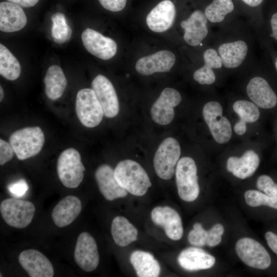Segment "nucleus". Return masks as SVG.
I'll return each instance as SVG.
<instances>
[{
    "mask_svg": "<svg viewBox=\"0 0 277 277\" xmlns=\"http://www.w3.org/2000/svg\"><path fill=\"white\" fill-rule=\"evenodd\" d=\"M21 67L17 58L2 44H0V74L6 79L14 81L20 75Z\"/></svg>",
    "mask_w": 277,
    "mask_h": 277,
    "instance_id": "473e14b6",
    "label": "nucleus"
},
{
    "mask_svg": "<svg viewBox=\"0 0 277 277\" xmlns=\"http://www.w3.org/2000/svg\"><path fill=\"white\" fill-rule=\"evenodd\" d=\"M24 8H30L35 6L39 0H7Z\"/></svg>",
    "mask_w": 277,
    "mask_h": 277,
    "instance_id": "c03bdc74",
    "label": "nucleus"
},
{
    "mask_svg": "<svg viewBox=\"0 0 277 277\" xmlns=\"http://www.w3.org/2000/svg\"><path fill=\"white\" fill-rule=\"evenodd\" d=\"M0 101L1 102L3 100L4 95V90L1 86H0Z\"/></svg>",
    "mask_w": 277,
    "mask_h": 277,
    "instance_id": "de8ad7c7",
    "label": "nucleus"
},
{
    "mask_svg": "<svg viewBox=\"0 0 277 277\" xmlns=\"http://www.w3.org/2000/svg\"><path fill=\"white\" fill-rule=\"evenodd\" d=\"M95 177L101 194L107 200L112 201L127 195L128 191L118 184L114 170L109 165L100 166L95 171Z\"/></svg>",
    "mask_w": 277,
    "mask_h": 277,
    "instance_id": "393cba45",
    "label": "nucleus"
},
{
    "mask_svg": "<svg viewBox=\"0 0 277 277\" xmlns=\"http://www.w3.org/2000/svg\"><path fill=\"white\" fill-rule=\"evenodd\" d=\"M201 9L212 28L241 17L233 0H204Z\"/></svg>",
    "mask_w": 277,
    "mask_h": 277,
    "instance_id": "2eb2a0df",
    "label": "nucleus"
},
{
    "mask_svg": "<svg viewBox=\"0 0 277 277\" xmlns=\"http://www.w3.org/2000/svg\"><path fill=\"white\" fill-rule=\"evenodd\" d=\"M181 153L180 143L175 138L167 137L161 143L153 159L154 170L159 177L163 180L172 177Z\"/></svg>",
    "mask_w": 277,
    "mask_h": 277,
    "instance_id": "9d476101",
    "label": "nucleus"
},
{
    "mask_svg": "<svg viewBox=\"0 0 277 277\" xmlns=\"http://www.w3.org/2000/svg\"><path fill=\"white\" fill-rule=\"evenodd\" d=\"M242 76L246 96L261 110L276 115L277 76L268 58H258Z\"/></svg>",
    "mask_w": 277,
    "mask_h": 277,
    "instance_id": "f03ea898",
    "label": "nucleus"
},
{
    "mask_svg": "<svg viewBox=\"0 0 277 277\" xmlns=\"http://www.w3.org/2000/svg\"><path fill=\"white\" fill-rule=\"evenodd\" d=\"M152 222L162 226L167 236L174 241L180 240L183 234L181 217L176 210L168 207L157 206L151 212Z\"/></svg>",
    "mask_w": 277,
    "mask_h": 277,
    "instance_id": "aec40b11",
    "label": "nucleus"
},
{
    "mask_svg": "<svg viewBox=\"0 0 277 277\" xmlns=\"http://www.w3.org/2000/svg\"><path fill=\"white\" fill-rule=\"evenodd\" d=\"M75 111L80 122L85 127L98 126L104 115L103 108L96 95L90 88L80 90L76 95Z\"/></svg>",
    "mask_w": 277,
    "mask_h": 277,
    "instance_id": "9b49d317",
    "label": "nucleus"
},
{
    "mask_svg": "<svg viewBox=\"0 0 277 277\" xmlns=\"http://www.w3.org/2000/svg\"><path fill=\"white\" fill-rule=\"evenodd\" d=\"M246 204L252 207L266 206L277 210V199L257 190H248L244 193Z\"/></svg>",
    "mask_w": 277,
    "mask_h": 277,
    "instance_id": "f704fd0d",
    "label": "nucleus"
},
{
    "mask_svg": "<svg viewBox=\"0 0 277 277\" xmlns=\"http://www.w3.org/2000/svg\"><path fill=\"white\" fill-rule=\"evenodd\" d=\"M200 56L201 63L193 72V80L201 85H217L227 73L216 50L211 44L203 46Z\"/></svg>",
    "mask_w": 277,
    "mask_h": 277,
    "instance_id": "39448f33",
    "label": "nucleus"
},
{
    "mask_svg": "<svg viewBox=\"0 0 277 277\" xmlns=\"http://www.w3.org/2000/svg\"><path fill=\"white\" fill-rule=\"evenodd\" d=\"M177 261L182 268L193 271L211 268L215 263V259L203 249L192 247L182 250Z\"/></svg>",
    "mask_w": 277,
    "mask_h": 277,
    "instance_id": "bb28decb",
    "label": "nucleus"
},
{
    "mask_svg": "<svg viewBox=\"0 0 277 277\" xmlns=\"http://www.w3.org/2000/svg\"><path fill=\"white\" fill-rule=\"evenodd\" d=\"M35 208L28 201L16 198H8L3 200L0 205V211L5 222L9 226L22 229L31 222Z\"/></svg>",
    "mask_w": 277,
    "mask_h": 277,
    "instance_id": "f8f14e48",
    "label": "nucleus"
},
{
    "mask_svg": "<svg viewBox=\"0 0 277 277\" xmlns=\"http://www.w3.org/2000/svg\"><path fill=\"white\" fill-rule=\"evenodd\" d=\"M14 151L9 143L0 140V164L3 165L10 161L14 155Z\"/></svg>",
    "mask_w": 277,
    "mask_h": 277,
    "instance_id": "ea45409f",
    "label": "nucleus"
},
{
    "mask_svg": "<svg viewBox=\"0 0 277 277\" xmlns=\"http://www.w3.org/2000/svg\"><path fill=\"white\" fill-rule=\"evenodd\" d=\"M91 86L104 115L109 118L116 116L119 112V102L111 82L105 76L98 74L92 81Z\"/></svg>",
    "mask_w": 277,
    "mask_h": 277,
    "instance_id": "a211bd4d",
    "label": "nucleus"
},
{
    "mask_svg": "<svg viewBox=\"0 0 277 277\" xmlns=\"http://www.w3.org/2000/svg\"><path fill=\"white\" fill-rule=\"evenodd\" d=\"M56 169L61 182L69 188H75L80 185L85 170L80 153L72 148H68L61 153Z\"/></svg>",
    "mask_w": 277,
    "mask_h": 277,
    "instance_id": "1a4fd4ad",
    "label": "nucleus"
},
{
    "mask_svg": "<svg viewBox=\"0 0 277 277\" xmlns=\"http://www.w3.org/2000/svg\"><path fill=\"white\" fill-rule=\"evenodd\" d=\"M85 49L94 56L107 60L113 57L117 51L115 42L90 28L85 29L81 35Z\"/></svg>",
    "mask_w": 277,
    "mask_h": 277,
    "instance_id": "f3484780",
    "label": "nucleus"
},
{
    "mask_svg": "<svg viewBox=\"0 0 277 277\" xmlns=\"http://www.w3.org/2000/svg\"><path fill=\"white\" fill-rule=\"evenodd\" d=\"M265 238L269 247L277 255V234L272 231H267L265 234Z\"/></svg>",
    "mask_w": 277,
    "mask_h": 277,
    "instance_id": "37998d69",
    "label": "nucleus"
},
{
    "mask_svg": "<svg viewBox=\"0 0 277 277\" xmlns=\"http://www.w3.org/2000/svg\"><path fill=\"white\" fill-rule=\"evenodd\" d=\"M240 16L252 27L258 38L264 28V8L267 0H233Z\"/></svg>",
    "mask_w": 277,
    "mask_h": 277,
    "instance_id": "a878e982",
    "label": "nucleus"
},
{
    "mask_svg": "<svg viewBox=\"0 0 277 277\" xmlns=\"http://www.w3.org/2000/svg\"><path fill=\"white\" fill-rule=\"evenodd\" d=\"M27 19L22 7L9 2L0 3V30L13 32L22 29Z\"/></svg>",
    "mask_w": 277,
    "mask_h": 277,
    "instance_id": "cd10ccee",
    "label": "nucleus"
},
{
    "mask_svg": "<svg viewBox=\"0 0 277 277\" xmlns=\"http://www.w3.org/2000/svg\"><path fill=\"white\" fill-rule=\"evenodd\" d=\"M111 232L116 245L124 247L135 241L137 237V230L125 217L118 216L113 220Z\"/></svg>",
    "mask_w": 277,
    "mask_h": 277,
    "instance_id": "2f4dec72",
    "label": "nucleus"
},
{
    "mask_svg": "<svg viewBox=\"0 0 277 277\" xmlns=\"http://www.w3.org/2000/svg\"><path fill=\"white\" fill-rule=\"evenodd\" d=\"M118 184L130 193L135 196L144 195L151 183L146 171L136 162L125 160L120 162L114 170Z\"/></svg>",
    "mask_w": 277,
    "mask_h": 277,
    "instance_id": "7ed1b4c3",
    "label": "nucleus"
},
{
    "mask_svg": "<svg viewBox=\"0 0 277 277\" xmlns=\"http://www.w3.org/2000/svg\"><path fill=\"white\" fill-rule=\"evenodd\" d=\"M82 203L74 195H68L62 199L54 207L52 212V219L58 227L70 225L80 214Z\"/></svg>",
    "mask_w": 277,
    "mask_h": 277,
    "instance_id": "c85d7f7f",
    "label": "nucleus"
},
{
    "mask_svg": "<svg viewBox=\"0 0 277 277\" xmlns=\"http://www.w3.org/2000/svg\"><path fill=\"white\" fill-rule=\"evenodd\" d=\"M182 100V95L177 90L165 88L151 108L153 121L162 125L170 124L174 117V108L181 103Z\"/></svg>",
    "mask_w": 277,
    "mask_h": 277,
    "instance_id": "4468645a",
    "label": "nucleus"
},
{
    "mask_svg": "<svg viewBox=\"0 0 277 277\" xmlns=\"http://www.w3.org/2000/svg\"><path fill=\"white\" fill-rule=\"evenodd\" d=\"M45 93L51 100L63 95L67 85V80L61 68L56 65L49 67L44 80Z\"/></svg>",
    "mask_w": 277,
    "mask_h": 277,
    "instance_id": "7c9ffc66",
    "label": "nucleus"
},
{
    "mask_svg": "<svg viewBox=\"0 0 277 277\" xmlns=\"http://www.w3.org/2000/svg\"><path fill=\"white\" fill-rule=\"evenodd\" d=\"M263 16V31L258 38L265 37L277 48V0H271L268 7H264Z\"/></svg>",
    "mask_w": 277,
    "mask_h": 277,
    "instance_id": "72a5a7b5",
    "label": "nucleus"
},
{
    "mask_svg": "<svg viewBox=\"0 0 277 277\" xmlns=\"http://www.w3.org/2000/svg\"><path fill=\"white\" fill-rule=\"evenodd\" d=\"M98 1L105 9L112 12H117L125 8L127 0H98Z\"/></svg>",
    "mask_w": 277,
    "mask_h": 277,
    "instance_id": "79ce46f5",
    "label": "nucleus"
},
{
    "mask_svg": "<svg viewBox=\"0 0 277 277\" xmlns=\"http://www.w3.org/2000/svg\"><path fill=\"white\" fill-rule=\"evenodd\" d=\"M53 24H67L65 15L61 12H57L53 14L51 18Z\"/></svg>",
    "mask_w": 277,
    "mask_h": 277,
    "instance_id": "a18cd8bd",
    "label": "nucleus"
},
{
    "mask_svg": "<svg viewBox=\"0 0 277 277\" xmlns=\"http://www.w3.org/2000/svg\"><path fill=\"white\" fill-rule=\"evenodd\" d=\"M28 188L27 182L23 179L11 183L8 187L10 192L16 197L23 196L28 190Z\"/></svg>",
    "mask_w": 277,
    "mask_h": 277,
    "instance_id": "a19ab883",
    "label": "nucleus"
},
{
    "mask_svg": "<svg viewBox=\"0 0 277 277\" xmlns=\"http://www.w3.org/2000/svg\"><path fill=\"white\" fill-rule=\"evenodd\" d=\"M256 186L260 191L270 197L277 199V183L270 175H260L257 179Z\"/></svg>",
    "mask_w": 277,
    "mask_h": 277,
    "instance_id": "c9c22d12",
    "label": "nucleus"
},
{
    "mask_svg": "<svg viewBox=\"0 0 277 277\" xmlns=\"http://www.w3.org/2000/svg\"><path fill=\"white\" fill-rule=\"evenodd\" d=\"M273 128H274V136L276 142V146L275 150V152L276 155H277V114L275 115V120L274 121V125H273Z\"/></svg>",
    "mask_w": 277,
    "mask_h": 277,
    "instance_id": "49530a36",
    "label": "nucleus"
},
{
    "mask_svg": "<svg viewBox=\"0 0 277 277\" xmlns=\"http://www.w3.org/2000/svg\"><path fill=\"white\" fill-rule=\"evenodd\" d=\"M207 235V230H205L200 223H196L188 233V241L194 246L203 247L206 245Z\"/></svg>",
    "mask_w": 277,
    "mask_h": 277,
    "instance_id": "e433bc0d",
    "label": "nucleus"
},
{
    "mask_svg": "<svg viewBox=\"0 0 277 277\" xmlns=\"http://www.w3.org/2000/svg\"><path fill=\"white\" fill-rule=\"evenodd\" d=\"M175 173L180 197L186 202L195 200L200 193V186L197 166L194 160L189 156H184L180 159Z\"/></svg>",
    "mask_w": 277,
    "mask_h": 277,
    "instance_id": "6e6552de",
    "label": "nucleus"
},
{
    "mask_svg": "<svg viewBox=\"0 0 277 277\" xmlns=\"http://www.w3.org/2000/svg\"><path fill=\"white\" fill-rule=\"evenodd\" d=\"M176 14L174 3L170 0H163L149 13L146 17V24L152 31L163 32L172 27Z\"/></svg>",
    "mask_w": 277,
    "mask_h": 277,
    "instance_id": "b1692460",
    "label": "nucleus"
},
{
    "mask_svg": "<svg viewBox=\"0 0 277 277\" xmlns=\"http://www.w3.org/2000/svg\"><path fill=\"white\" fill-rule=\"evenodd\" d=\"M203 119L213 140L220 145H224L231 139L233 126L229 120L223 114V108L215 98L208 101L202 110Z\"/></svg>",
    "mask_w": 277,
    "mask_h": 277,
    "instance_id": "423d86ee",
    "label": "nucleus"
},
{
    "mask_svg": "<svg viewBox=\"0 0 277 277\" xmlns=\"http://www.w3.org/2000/svg\"><path fill=\"white\" fill-rule=\"evenodd\" d=\"M235 251L240 260L250 267L265 270L271 265V258L267 250L252 238L239 239L235 244Z\"/></svg>",
    "mask_w": 277,
    "mask_h": 277,
    "instance_id": "ddd939ff",
    "label": "nucleus"
},
{
    "mask_svg": "<svg viewBox=\"0 0 277 277\" xmlns=\"http://www.w3.org/2000/svg\"><path fill=\"white\" fill-rule=\"evenodd\" d=\"M258 152L255 149H248L240 156H230L226 161L227 170L241 180L251 177L260 164L261 158Z\"/></svg>",
    "mask_w": 277,
    "mask_h": 277,
    "instance_id": "6ab92c4d",
    "label": "nucleus"
},
{
    "mask_svg": "<svg viewBox=\"0 0 277 277\" xmlns=\"http://www.w3.org/2000/svg\"><path fill=\"white\" fill-rule=\"evenodd\" d=\"M176 62L174 54L169 50H161L137 60L135 69L143 75H151L155 72L170 71Z\"/></svg>",
    "mask_w": 277,
    "mask_h": 277,
    "instance_id": "4be33fe9",
    "label": "nucleus"
},
{
    "mask_svg": "<svg viewBox=\"0 0 277 277\" xmlns=\"http://www.w3.org/2000/svg\"><path fill=\"white\" fill-rule=\"evenodd\" d=\"M232 108L239 118L233 126V132L238 135L246 133L248 124L256 123L261 118V109L246 96L235 99Z\"/></svg>",
    "mask_w": 277,
    "mask_h": 277,
    "instance_id": "5701e85b",
    "label": "nucleus"
},
{
    "mask_svg": "<svg viewBox=\"0 0 277 277\" xmlns=\"http://www.w3.org/2000/svg\"><path fill=\"white\" fill-rule=\"evenodd\" d=\"M45 137L39 127H25L14 131L9 137V144L17 157L24 160L38 154L42 149Z\"/></svg>",
    "mask_w": 277,
    "mask_h": 277,
    "instance_id": "0eeeda50",
    "label": "nucleus"
},
{
    "mask_svg": "<svg viewBox=\"0 0 277 277\" xmlns=\"http://www.w3.org/2000/svg\"><path fill=\"white\" fill-rule=\"evenodd\" d=\"M130 261L139 277H157L160 274V264L149 252L135 251L131 253Z\"/></svg>",
    "mask_w": 277,
    "mask_h": 277,
    "instance_id": "c756f323",
    "label": "nucleus"
},
{
    "mask_svg": "<svg viewBox=\"0 0 277 277\" xmlns=\"http://www.w3.org/2000/svg\"><path fill=\"white\" fill-rule=\"evenodd\" d=\"M256 33L243 17L219 27L211 44L218 52L227 74H243L258 59L255 55Z\"/></svg>",
    "mask_w": 277,
    "mask_h": 277,
    "instance_id": "f257e3e1",
    "label": "nucleus"
},
{
    "mask_svg": "<svg viewBox=\"0 0 277 277\" xmlns=\"http://www.w3.org/2000/svg\"><path fill=\"white\" fill-rule=\"evenodd\" d=\"M22 268L31 277H52L53 267L48 259L40 251L33 249L22 251L18 256Z\"/></svg>",
    "mask_w": 277,
    "mask_h": 277,
    "instance_id": "412c9836",
    "label": "nucleus"
},
{
    "mask_svg": "<svg viewBox=\"0 0 277 277\" xmlns=\"http://www.w3.org/2000/svg\"><path fill=\"white\" fill-rule=\"evenodd\" d=\"M180 26L183 30V38L188 46L201 47L211 44L214 31L201 9L192 11L182 19Z\"/></svg>",
    "mask_w": 277,
    "mask_h": 277,
    "instance_id": "20e7f679",
    "label": "nucleus"
},
{
    "mask_svg": "<svg viewBox=\"0 0 277 277\" xmlns=\"http://www.w3.org/2000/svg\"><path fill=\"white\" fill-rule=\"evenodd\" d=\"M74 258L76 264L86 272L92 271L97 267L100 258L97 244L89 233L83 232L78 235Z\"/></svg>",
    "mask_w": 277,
    "mask_h": 277,
    "instance_id": "dca6fc26",
    "label": "nucleus"
},
{
    "mask_svg": "<svg viewBox=\"0 0 277 277\" xmlns=\"http://www.w3.org/2000/svg\"><path fill=\"white\" fill-rule=\"evenodd\" d=\"M224 232V228L221 224L213 225L207 230L206 245L213 247L218 245L222 241V236Z\"/></svg>",
    "mask_w": 277,
    "mask_h": 277,
    "instance_id": "58836bf2",
    "label": "nucleus"
},
{
    "mask_svg": "<svg viewBox=\"0 0 277 277\" xmlns=\"http://www.w3.org/2000/svg\"><path fill=\"white\" fill-rule=\"evenodd\" d=\"M258 43L264 55L269 60L277 76V48L265 37L259 38Z\"/></svg>",
    "mask_w": 277,
    "mask_h": 277,
    "instance_id": "4c0bfd02",
    "label": "nucleus"
}]
</instances>
